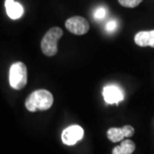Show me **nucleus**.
<instances>
[{"mask_svg": "<svg viewBox=\"0 0 154 154\" xmlns=\"http://www.w3.org/2000/svg\"><path fill=\"white\" fill-rule=\"evenodd\" d=\"M112 154H122V153L121 150H120V147H119V146H116L115 148L112 150Z\"/></svg>", "mask_w": 154, "mask_h": 154, "instance_id": "15", "label": "nucleus"}, {"mask_svg": "<svg viewBox=\"0 0 154 154\" xmlns=\"http://www.w3.org/2000/svg\"><path fill=\"white\" fill-rule=\"evenodd\" d=\"M5 6L8 17L12 20H17L21 18L24 14L23 6L15 0H5Z\"/></svg>", "mask_w": 154, "mask_h": 154, "instance_id": "7", "label": "nucleus"}, {"mask_svg": "<svg viewBox=\"0 0 154 154\" xmlns=\"http://www.w3.org/2000/svg\"><path fill=\"white\" fill-rule=\"evenodd\" d=\"M135 44L141 46H151L154 48V30L151 31H140L134 36Z\"/></svg>", "mask_w": 154, "mask_h": 154, "instance_id": "8", "label": "nucleus"}, {"mask_svg": "<svg viewBox=\"0 0 154 154\" xmlns=\"http://www.w3.org/2000/svg\"><path fill=\"white\" fill-rule=\"evenodd\" d=\"M103 96L107 104H118L123 100V94L116 86H107L104 88Z\"/></svg>", "mask_w": 154, "mask_h": 154, "instance_id": "6", "label": "nucleus"}, {"mask_svg": "<svg viewBox=\"0 0 154 154\" xmlns=\"http://www.w3.org/2000/svg\"><path fill=\"white\" fill-rule=\"evenodd\" d=\"M84 135V130L79 125L68 127L62 133V140L67 146H73L81 140Z\"/></svg>", "mask_w": 154, "mask_h": 154, "instance_id": "5", "label": "nucleus"}, {"mask_svg": "<svg viewBox=\"0 0 154 154\" xmlns=\"http://www.w3.org/2000/svg\"><path fill=\"white\" fill-rule=\"evenodd\" d=\"M65 27L70 32L75 35H83L89 30L90 25L87 19L82 17H72L65 22Z\"/></svg>", "mask_w": 154, "mask_h": 154, "instance_id": "4", "label": "nucleus"}, {"mask_svg": "<svg viewBox=\"0 0 154 154\" xmlns=\"http://www.w3.org/2000/svg\"><path fill=\"white\" fill-rule=\"evenodd\" d=\"M106 14H107V11L105 7H99L94 11V17L96 20H102L105 18Z\"/></svg>", "mask_w": 154, "mask_h": 154, "instance_id": "12", "label": "nucleus"}, {"mask_svg": "<svg viewBox=\"0 0 154 154\" xmlns=\"http://www.w3.org/2000/svg\"><path fill=\"white\" fill-rule=\"evenodd\" d=\"M28 83V69L25 63L17 62L10 69V84L11 88L21 90Z\"/></svg>", "mask_w": 154, "mask_h": 154, "instance_id": "3", "label": "nucleus"}, {"mask_svg": "<svg viewBox=\"0 0 154 154\" xmlns=\"http://www.w3.org/2000/svg\"><path fill=\"white\" fill-rule=\"evenodd\" d=\"M53 95L49 91L38 89L29 94L25 101V106L30 112L46 110L53 105Z\"/></svg>", "mask_w": 154, "mask_h": 154, "instance_id": "1", "label": "nucleus"}, {"mask_svg": "<svg viewBox=\"0 0 154 154\" xmlns=\"http://www.w3.org/2000/svg\"><path fill=\"white\" fill-rule=\"evenodd\" d=\"M117 26V22H116L115 20H111L110 22H107L106 26H105V29L108 31V32H112L114 31Z\"/></svg>", "mask_w": 154, "mask_h": 154, "instance_id": "14", "label": "nucleus"}, {"mask_svg": "<svg viewBox=\"0 0 154 154\" xmlns=\"http://www.w3.org/2000/svg\"><path fill=\"white\" fill-rule=\"evenodd\" d=\"M122 130H123V133H124V135L125 137H131L134 135V128H133L132 126L130 125H126V126H123L122 128Z\"/></svg>", "mask_w": 154, "mask_h": 154, "instance_id": "13", "label": "nucleus"}, {"mask_svg": "<svg viewBox=\"0 0 154 154\" xmlns=\"http://www.w3.org/2000/svg\"><path fill=\"white\" fill-rule=\"evenodd\" d=\"M143 0H118L121 5L127 8H134L137 7Z\"/></svg>", "mask_w": 154, "mask_h": 154, "instance_id": "11", "label": "nucleus"}, {"mask_svg": "<svg viewBox=\"0 0 154 154\" xmlns=\"http://www.w3.org/2000/svg\"><path fill=\"white\" fill-rule=\"evenodd\" d=\"M122 154H132L135 150V145L130 140H123L119 146Z\"/></svg>", "mask_w": 154, "mask_h": 154, "instance_id": "10", "label": "nucleus"}, {"mask_svg": "<svg viewBox=\"0 0 154 154\" xmlns=\"http://www.w3.org/2000/svg\"><path fill=\"white\" fill-rule=\"evenodd\" d=\"M63 31L60 28H50L41 40V51L47 57H53L57 53V42L62 38Z\"/></svg>", "mask_w": 154, "mask_h": 154, "instance_id": "2", "label": "nucleus"}, {"mask_svg": "<svg viewBox=\"0 0 154 154\" xmlns=\"http://www.w3.org/2000/svg\"><path fill=\"white\" fill-rule=\"evenodd\" d=\"M107 137L111 142H118L122 140L125 138V135L122 128H110L107 131Z\"/></svg>", "mask_w": 154, "mask_h": 154, "instance_id": "9", "label": "nucleus"}]
</instances>
